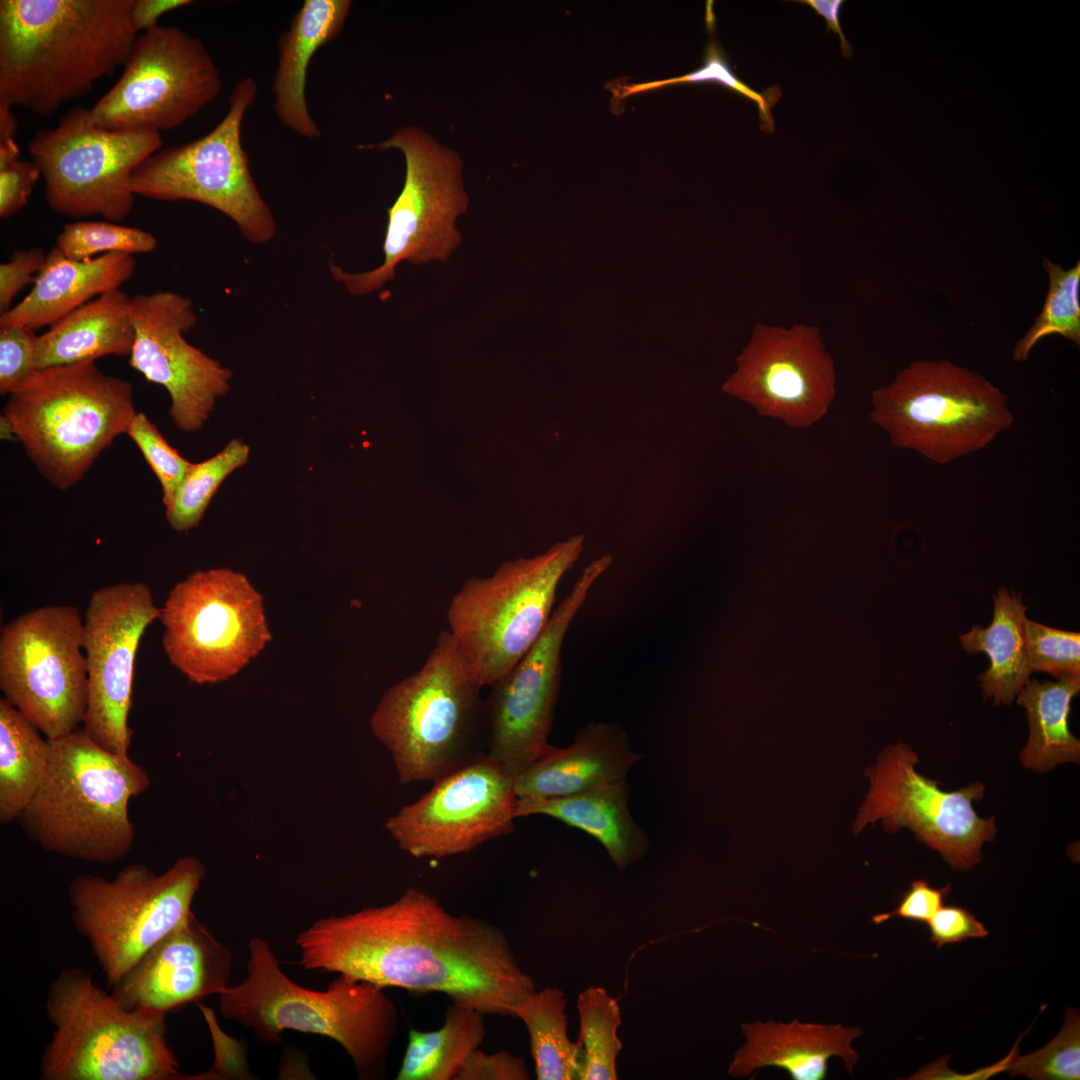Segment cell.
I'll return each instance as SVG.
<instances>
[{"mask_svg": "<svg viewBox=\"0 0 1080 1080\" xmlns=\"http://www.w3.org/2000/svg\"><path fill=\"white\" fill-rule=\"evenodd\" d=\"M295 944L305 970L383 989L440 992L485 1015L509 1016L512 1005L535 991L499 927L450 913L417 888L385 905L322 917Z\"/></svg>", "mask_w": 1080, "mask_h": 1080, "instance_id": "obj_1", "label": "cell"}, {"mask_svg": "<svg viewBox=\"0 0 1080 1080\" xmlns=\"http://www.w3.org/2000/svg\"><path fill=\"white\" fill-rule=\"evenodd\" d=\"M133 0H1L0 103L41 117L126 63Z\"/></svg>", "mask_w": 1080, "mask_h": 1080, "instance_id": "obj_2", "label": "cell"}, {"mask_svg": "<svg viewBox=\"0 0 1080 1080\" xmlns=\"http://www.w3.org/2000/svg\"><path fill=\"white\" fill-rule=\"evenodd\" d=\"M247 975L218 994L221 1015L277 1043L285 1030L330 1038L350 1057L363 1080L384 1079L398 1025L395 1003L383 988L344 975L326 990L303 987L280 968L270 943H248Z\"/></svg>", "mask_w": 1080, "mask_h": 1080, "instance_id": "obj_3", "label": "cell"}, {"mask_svg": "<svg viewBox=\"0 0 1080 1080\" xmlns=\"http://www.w3.org/2000/svg\"><path fill=\"white\" fill-rule=\"evenodd\" d=\"M49 742L44 778L17 820L45 852L91 863L120 861L135 839L128 805L150 787L147 771L80 727Z\"/></svg>", "mask_w": 1080, "mask_h": 1080, "instance_id": "obj_4", "label": "cell"}, {"mask_svg": "<svg viewBox=\"0 0 1080 1080\" xmlns=\"http://www.w3.org/2000/svg\"><path fill=\"white\" fill-rule=\"evenodd\" d=\"M8 396L2 414L39 473L60 490L81 481L137 414L132 384L95 361L36 370Z\"/></svg>", "mask_w": 1080, "mask_h": 1080, "instance_id": "obj_5", "label": "cell"}, {"mask_svg": "<svg viewBox=\"0 0 1080 1080\" xmlns=\"http://www.w3.org/2000/svg\"><path fill=\"white\" fill-rule=\"evenodd\" d=\"M482 687L448 630L440 632L418 671L383 694L370 726L402 784L434 782L480 755Z\"/></svg>", "mask_w": 1080, "mask_h": 1080, "instance_id": "obj_6", "label": "cell"}, {"mask_svg": "<svg viewBox=\"0 0 1080 1080\" xmlns=\"http://www.w3.org/2000/svg\"><path fill=\"white\" fill-rule=\"evenodd\" d=\"M46 1015L54 1027L39 1065L42 1080H191L167 1040L166 1016L122 1006L80 968L51 981Z\"/></svg>", "mask_w": 1080, "mask_h": 1080, "instance_id": "obj_7", "label": "cell"}, {"mask_svg": "<svg viewBox=\"0 0 1080 1080\" xmlns=\"http://www.w3.org/2000/svg\"><path fill=\"white\" fill-rule=\"evenodd\" d=\"M870 419L890 443L937 464L975 453L1010 429L1007 395L948 360H917L871 394Z\"/></svg>", "mask_w": 1080, "mask_h": 1080, "instance_id": "obj_8", "label": "cell"}, {"mask_svg": "<svg viewBox=\"0 0 1080 1080\" xmlns=\"http://www.w3.org/2000/svg\"><path fill=\"white\" fill-rule=\"evenodd\" d=\"M583 541V535H575L543 554L506 561L488 577L469 578L453 595L446 614L449 632L483 687L503 676L538 640Z\"/></svg>", "mask_w": 1080, "mask_h": 1080, "instance_id": "obj_9", "label": "cell"}, {"mask_svg": "<svg viewBox=\"0 0 1080 1080\" xmlns=\"http://www.w3.org/2000/svg\"><path fill=\"white\" fill-rule=\"evenodd\" d=\"M205 875L198 858L185 856L161 874L134 863L112 879L90 873L73 878L67 891L71 920L110 986L189 918Z\"/></svg>", "mask_w": 1080, "mask_h": 1080, "instance_id": "obj_10", "label": "cell"}, {"mask_svg": "<svg viewBox=\"0 0 1080 1080\" xmlns=\"http://www.w3.org/2000/svg\"><path fill=\"white\" fill-rule=\"evenodd\" d=\"M362 147L401 151L406 170L401 192L387 210L382 264L348 273L330 263L333 278L353 295L381 288L404 261L446 262L461 242L456 222L469 205L460 155L420 127L403 126L389 138Z\"/></svg>", "mask_w": 1080, "mask_h": 1080, "instance_id": "obj_11", "label": "cell"}, {"mask_svg": "<svg viewBox=\"0 0 1080 1080\" xmlns=\"http://www.w3.org/2000/svg\"><path fill=\"white\" fill-rule=\"evenodd\" d=\"M257 91L252 77L242 78L231 91L227 113L211 131L147 157L131 177L135 196L199 202L230 218L250 242L271 240L276 222L252 176L241 140L242 123Z\"/></svg>", "mask_w": 1080, "mask_h": 1080, "instance_id": "obj_12", "label": "cell"}, {"mask_svg": "<svg viewBox=\"0 0 1080 1080\" xmlns=\"http://www.w3.org/2000/svg\"><path fill=\"white\" fill-rule=\"evenodd\" d=\"M159 620L168 660L195 684L231 678L271 640L262 596L229 568L199 570L176 583Z\"/></svg>", "mask_w": 1080, "mask_h": 1080, "instance_id": "obj_13", "label": "cell"}, {"mask_svg": "<svg viewBox=\"0 0 1080 1080\" xmlns=\"http://www.w3.org/2000/svg\"><path fill=\"white\" fill-rule=\"evenodd\" d=\"M83 617L71 605L29 610L0 632V689L48 739L82 724L88 675L82 647Z\"/></svg>", "mask_w": 1080, "mask_h": 1080, "instance_id": "obj_14", "label": "cell"}, {"mask_svg": "<svg viewBox=\"0 0 1080 1080\" xmlns=\"http://www.w3.org/2000/svg\"><path fill=\"white\" fill-rule=\"evenodd\" d=\"M162 143L160 133L99 127L89 119L88 108L77 106L56 127L38 130L28 150L41 169L44 197L54 212L117 222L134 206V170Z\"/></svg>", "mask_w": 1080, "mask_h": 1080, "instance_id": "obj_15", "label": "cell"}, {"mask_svg": "<svg viewBox=\"0 0 1080 1080\" xmlns=\"http://www.w3.org/2000/svg\"><path fill=\"white\" fill-rule=\"evenodd\" d=\"M223 87L204 43L177 26L138 34L118 81L91 108L107 130H171L214 102Z\"/></svg>", "mask_w": 1080, "mask_h": 1080, "instance_id": "obj_16", "label": "cell"}, {"mask_svg": "<svg viewBox=\"0 0 1080 1080\" xmlns=\"http://www.w3.org/2000/svg\"><path fill=\"white\" fill-rule=\"evenodd\" d=\"M919 757L903 742L887 746L874 765L865 770L870 788L853 823V834L881 820L889 834L910 829L917 841L955 870L979 864L985 842L995 839V818H981L973 803L984 797L980 782L955 791H943L937 780L919 774Z\"/></svg>", "mask_w": 1080, "mask_h": 1080, "instance_id": "obj_17", "label": "cell"}, {"mask_svg": "<svg viewBox=\"0 0 1080 1080\" xmlns=\"http://www.w3.org/2000/svg\"><path fill=\"white\" fill-rule=\"evenodd\" d=\"M604 555L590 563L554 609L538 640L491 686L484 704L487 755L515 779L549 745L561 682L565 635L595 581L612 563Z\"/></svg>", "mask_w": 1080, "mask_h": 1080, "instance_id": "obj_18", "label": "cell"}, {"mask_svg": "<svg viewBox=\"0 0 1080 1080\" xmlns=\"http://www.w3.org/2000/svg\"><path fill=\"white\" fill-rule=\"evenodd\" d=\"M160 616L148 585L121 582L92 592L83 616L88 702L82 729L104 749L128 754L134 666L146 629Z\"/></svg>", "mask_w": 1080, "mask_h": 1080, "instance_id": "obj_19", "label": "cell"}, {"mask_svg": "<svg viewBox=\"0 0 1080 1080\" xmlns=\"http://www.w3.org/2000/svg\"><path fill=\"white\" fill-rule=\"evenodd\" d=\"M515 778L487 754L434 781L418 800L402 806L384 828L415 858L467 853L513 831Z\"/></svg>", "mask_w": 1080, "mask_h": 1080, "instance_id": "obj_20", "label": "cell"}, {"mask_svg": "<svg viewBox=\"0 0 1080 1080\" xmlns=\"http://www.w3.org/2000/svg\"><path fill=\"white\" fill-rule=\"evenodd\" d=\"M722 389L759 416L806 428L826 415L835 398V364L818 326L756 323Z\"/></svg>", "mask_w": 1080, "mask_h": 1080, "instance_id": "obj_21", "label": "cell"}, {"mask_svg": "<svg viewBox=\"0 0 1080 1080\" xmlns=\"http://www.w3.org/2000/svg\"><path fill=\"white\" fill-rule=\"evenodd\" d=\"M129 311L135 330L130 366L167 390L169 415L179 430H200L230 390L232 371L184 338L198 322L193 302L156 291L130 298Z\"/></svg>", "mask_w": 1080, "mask_h": 1080, "instance_id": "obj_22", "label": "cell"}, {"mask_svg": "<svg viewBox=\"0 0 1080 1080\" xmlns=\"http://www.w3.org/2000/svg\"><path fill=\"white\" fill-rule=\"evenodd\" d=\"M232 967L231 951L192 912L113 984L111 993L127 1009L166 1016L220 994L229 986Z\"/></svg>", "mask_w": 1080, "mask_h": 1080, "instance_id": "obj_23", "label": "cell"}, {"mask_svg": "<svg viewBox=\"0 0 1080 1080\" xmlns=\"http://www.w3.org/2000/svg\"><path fill=\"white\" fill-rule=\"evenodd\" d=\"M641 758L631 750L621 726L589 723L577 730L568 747L549 744L515 779V796L537 800L578 794L626 778Z\"/></svg>", "mask_w": 1080, "mask_h": 1080, "instance_id": "obj_24", "label": "cell"}, {"mask_svg": "<svg viewBox=\"0 0 1080 1080\" xmlns=\"http://www.w3.org/2000/svg\"><path fill=\"white\" fill-rule=\"evenodd\" d=\"M746 1043L735 1052L729 1065L732 1077L749 1076L754 1070L777 1067L794 1080H823L827 1076L832 1056L843 1059L852 1074L859 1056L852 1048L854 1039L862 1035L858 1027L800 1023L788 1024L757 1021L741 1025Z\"/></svg>", "mask_w": 1080, "mask_h": 1080, "instance_id": "obj_25", "label": "cell"}, {"mask_svg": "<svg viewBox=\"0 0 1080 1080\" xmlns=\"http://www.w3.org/2000/svg\"><path fill=\"white\" fill-rule=\"evenodd\" d=\"M136 268L133 255L112 252L89 260L67 258L56 246L46 256L30 292L0 315V325L33 329L53 325L95 296L120 289Z\"/></svg>", "mask_w": 1080, "mask_h": 1080, "instance_id": "obj_26", "label": "cell"}, {"mask_svg": "<svg viewBox=\"0 0 1080 1080\" xmlns=\"http://www.w3.org/2000/svg\"><path fill=\"white\" fill-rule=\"evenodd\" d=\"M350 0H305L280 35L277 69L272 82L279 122L306 139L321 136L306 101L307 73L313 55L342 31Z\"/></svg>", "mask_w": 1080, "mask_h": 1080, "instance_id": "obj_27", "label": "cell"}, {"mask_svg": "<svg viewBox=\"0 0 1080 1080\" xmlns=\"http://www.w3.org/2000/svg\"><path fill=\"white\" fill-rule=\"evenodd\" d=\"M626 778L578 794L551 799H516V818L545 815L597 839L612 862L625 869L644 857L648 838L628 807Z\"/></svg>", "mask_w": 1080, "mask_h": 1080, "instance_id": "obj_28", "label": "cell"}, {"mask_svg": "<svg viewBox=\"0 0 1080 1080\" xmlns=\"http://www.w3.org/2000/svg\"><path fill=\"white\" fill-rule=\"evenodd\" d=\"M130 298L120 289L106 292L77 308L38 336L36 370L130 356L135 330Z\"/></svg>", "mask_w": 1080, "mask_h": 1080, "instance_id": "obj_29", "label": "cell"}, {"mask_svg": "<svg viewBox=\"0 0 1080 1080\" xmlns=\"http://www.w3.org/2000/svg\"><path fill=\"white\" fill-rule=\"evenodd\" d=\"M993 619L987 627L975 624L959 639L968 653L984 652L990 659L987 670L978 675L984 698L994 705H1010L1028 682L1025 623L1022 595L1001 588L994 595Z\"/></svg>", "mask_w": 1080, "mask_h": 1080, "instance_id": "obj_30", "label": "cell"}, {"mask_svg": "<svg viewBox=\"0 0 1080 1080\" xmlns=\"http://www.w3.org/2000/svg\"><path fill=\"white\" fill-rule=\"evenodd\" d=\"M1080 676L1057 681L1028 682L1017 694V703L1026 710L1029 737L1019 754L1023 767L1036 773L1056 765L1079 763L1080 741L1072 735L1068 719L1072 699L1079 694Z\"/></svg>", "mask_w": 1080, "mask_h": 1080, "instance_id": "obj_31", "label": "cell"}, {"mask_svg": "<svg viewBox=\"0 0 1080 1080\" xmlns=\"http://www.w3.org/2000/svg\"><path fill=\"white\" fill-rule=\"evenodd\" d=\"M484 1015L451 1000L439 1029L423 1032L411 1028L396 1079L455 1080L468 1057L484 1041Z\"/></svg>", "mask_w": 1080, "mask_h": 1080, "instance_id": "obj_32", "label": "cell"}, {"mask_svg": "<svg viewBox=\"0 0 1080 1080\" xmlns=\"http://www.w3.org/2000/svg\"><path fill=\"white\" fill-rule=\"evenodd\" d=\"M5 698L0 699V823L17 820L46 773L48 738Z\"/></svg>", "mask_w": 1080, "mask_h": 1080, "instance_id": "obj_33", "label": "cell"}, {"mask_svg": "<svg viewBox=\"0 0 1080 1080\" xmlns=\"http://www.w3.org/2000/svg\"><path fill=\"white\" fill-rule=\"evenodd\" d=\"M567 999L557 987L533 991L510 1007L530 1038L531 1055L538 1080L578 1079L582 1051L567 1034Z\"/></svg>", "mask_w": 1080, "mask_h": 1080, "instance_id": "obj_34", "label": "cell"}, {"mask_svg": "<svg viewBox=\"0 0 1080 1080\" xmlns=\"http://www.w3.org/2000/svg\"><path fill=\"white\" fill-rule=\"evenodd\" d=\"M581 1047L579 1080H615L616 1061L622 1049L617 1036L621 1024L618 1001L602 987H588L577 1000Z\"/></svg>", "mask_w": 1080, "mask_h": 1080, "instance_id": "obj_35", "label": "cell"}, {"mask_svg": "<svg viewBox=\"0 0 1080 1080\" xmlns=\"http://www.w3.org/2000/svg\"><path fill=\"white\" fill-rule=\"evenodd\" d=\"M249 454L248 445L235 438L209 459L192 463L172 501L165 507L169 526L177 532L197 527L220 485L246 464Z\"/></svg>", "mask_w": 1080, "mask_h": 1080, "instance_id": "obj_36", "label": "cell"}, {"mask_svg": "<svg viewBox=\"0 0 1080 1080\" xmlns=\"http://www.w3.org/2000/svg\"><path fill=\"white\" fill-rule=\"evenodd\" d=\"M1043 266L1049 279L1048 292L1040 314L1013 349L1012 357L1017 362L1026 361L1032 348L1050 335L1080 344V262L1064 269L1044 258Z\"/></svg>", "mask_w": 1080, "mask_h": 1080, "instance_id": "obj_37", "label": "cell"}, {"mask_svg": "<svg viewBox=\"0 0 1080 1080\" xmlns=\"http://www.w3.org/2000/svg\"><path fill=\"white\" fill-rule=\"evenodd\" d=\"M55 246L67 258L82 261L99 253H150L157 248V239L140 228L111 221H76L63 227Z\"/></svg>", "mask_w": 1080, "mask_h": 1080, "instance_id": "obj_38", "label": "cell"}, {"mask_svg": "<svg viewBox=\"0 0 1080 1080\" xmlns=\"http://www.w3.org/2000/svg\"><path fill=\"white\" fill-rule=\"evenodd\" d=\"M1016 1047V1046H1015ZM1006 1071L1035 1080L1080 1079V1016L1069 1007L1058 1034L1041 1049L1027 1055L1010 1053Z\"/></svg>", "mask_w": 1080, "mask_h": 1080, "instance_id": "obj_39", "label": "cell"}, {"mask_svg": "<svg viewBox=\"0 0 1080 1080\" xmlns=\"http://www.w3.org/2000/svg\"><path fill=\"white\" fill-rule=\"evenodd\" d=\"M678 83H716L731 88L756 103L762 124L761 129L768 132L774 130L771 108L781 95L779 88L773 86L764 94L751 89L733 73L723 51L713 41L707 46L703 65L699 69L672 79L620 87L622 92L617 99L621 100L631 94Z\"/></svg>", "mask_w": 1080, "mask_h": 1080, "instance_id": "obj_40", "label": "cell"}, {"mask_svg": "<svg viewBox=\"0 0 1080 1080\" xmlns=\"http://www.w3.org/2000/svg\"><path fill=\"white\" fill-rule=\"evenodd\" d=\"M1027 662L1031 672L1055 678L1080 676V633L1046 626L1027 618Z\"/></svg>", "mask_w": 1080, "mask_h": 1080, "instance_id": "obj_41", "label": "cell"}, {"mask_svg": "<svg viewBox=\"0 0 1080 1080\" xmlns=\"http://www.w3.org/2000/svg\"><path fill=\"white\" fill-rule=\"evenodd\" d=\"M157 477L164 508L172 501L192 462L183 458L142 412L133 418L127 433Z\"/></svg>", "mask_w": 1080, "mask_h": 1080, "instance_id": "obj_42", "label": "cell"}, {"mask_svg": "<svg viewBox=\"0 0 1080 1080\" xmlns=\"http://www.w3.org/2000/svg\"><path fill=\"white\" fill-rule=\"evenodd\" d=\"M38 336L35 329L0 325V394L10 395L35 371Z\"/></svg>", "mask_w": 1080, "mask_h": 1080, "instance_id": "obj_43", "label": "cell"}, {"mask_svg": "<svg viewBox=\"0 0 1080 1080\" xmlns=\"http://www.w3.org/2000/svg\"><path fill=\"white\" fill-rule=\"evenodd\" d=\"M46 256L38 247L18 249L0 265V315L11 309L13 299L21 290L34 283Z\"/></svg>", "mask_w": 1080, "mask_h": 1080, "instance_id": "obj_44", "label": "cell"}, {"mask_svg": "<svg viewBox=\"0 0 1080 1080\" xmlns=\"http://www.w3.org/2000/svg\"><path fill=\"white\" fill-rule=\"evenodd\" d=\"M951 885L942 888H934L926 880H914L910 888L903 894L899 903L890 912L879 913L872 917L874 924H882L891 918L898 917L916 922H928L933 915L943 906L944 900L949 895Z\"/></svg>", "mask_w": 1080, "mask_h": 1080, "instance_id": "obj_45", "label": "cell"}, {"mask_svg": "<svg viewBox=\"0 0 1080 1080\" xmlns=\"http://www.w3.org/2000/svg\"><path fill=\"white\" fill-rule=\"evenodd\" d=\"M41 177L34 161L17 160L0 169V217L7 219L26 206Z\"/></svg>", "mask_w": 1080, "mask_h": 1080, "instance_id": "obj_46", "label": "cell"}, {"mask_svg": "<svg viewBox=\"0 0 1080 1080\" xmlns=\"http://www.w3.org/2000/svg\"><path fill=\"white\" fill-rule=\"evenodd\" d=\"M522 1057L508 1051L488 1054L476 1049L466 1060L455 1080H528Z\"/></svg>", "mask_w": 1080, "mask_h": 1080, "instance_id": "obj_47", "label": "cell"}, {"mask_svg": "<svg viewBox=\"0 0 1080 1080\" xmlns=\"http://www.w3.org/2000/svg\"><path fill=\"white\" fill-rule=\"evenodd\" d=\"M927 924L930 940L936 944L937 948L988 935V930L983 923L960 906H942Z\"/></svg>", "mask_w": 1080, "mask_h": 1080, "instance_id": "obj_48", "label": "cell"}, {"mask_svg": "<svg viewBox=\"0 0 1080 1080\" xmlns=\"http://www.w3.org/2000/svg\"><path fill=\"white\" fill-rule=\"evenodd\" d=\"M193 3L190 0H133L130 22L137 34L157 26L158 19L175 9Z\"/></svg>", "mask_w": 1080, "mask_h": 1080, "instance_id": "obj_49", "label": "cell"}, {"mask_svg": "<svg viewBox=\"0 0 1080 1080\" xmlns=\"http://www.w3.org/2000/svg\"><path fill=\"white\" fill-rule=\"evenodd\" d=\"M796 2L809 5L817 15L823 17L827 24V30H832L840 37L841 52L845 58L852 55V47L847 41L839 22V12L844 3L842 0H798Z\"/></svg>", "mask_w": 1080, "mask_h": 1080, "instance_id": "obj_50", "label": "cell"}, {"mask_svg": "<svg viewBox=\"0 0 1080 1080\" xmlns=\"http://www.w3.org/2000/svg\"><path fill=\"white\" fill-rule=\"evenodd\" d=\"M18 120L12 107L0 103V144L15 141Z\"/></svg>", "mask_w": 1080, "mask_h": 1080, "instance_id": "obj_51", "label": "cell"}, {"mask_svg": "<svg viewBox=\"0 0 1080 1080\" xmlns=\"http://www.w3.org/2000/svg\"><path fill=\"white\" fill-rule=\"evenodd\" d=\"M20 148L16 141L0 144V169L20 159Z\"/></svg>", "mask_w": 1080, "mask_h": 1080, "instance_id": "obj_52", "label": "cell"}, {"mask_svg": "<svg viewBox=\"0 0 1080 1080\" xmlns=\"http://www.w3.org/2000/svg\"><path fill=\"white\" fill-rule=\"evenodd\" d=\"M0 437L5 441H14L17 439L11 422L3 414L0 416Z\"/></svg>", "mask_w": 1080, "mask_h": 1080, "instance_id": "obj_53", "label": "cell"}]
</instances>
